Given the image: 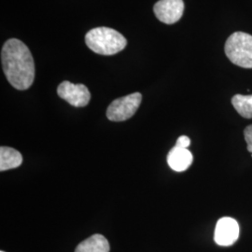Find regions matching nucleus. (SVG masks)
Returning <instances> with one entry per match:
<instances>
[{"mask_svg":"<svg viewBox=\"0 0 252 252\" xmlns=\"http://www.w3.org/2000/svg\"><path fill=\"white\" fill-rule=\"evenodd\" d=\"M3 252V251H1V252Z\"/></svg>","mask_w":252,"mask_h":252,"instance_id":"4468645a","label":"nucleus"},{"mask_svg":"<svg viewBox=\"0 0 252 252\" xmlns=\"http://www.w3.org/2000/svg\"><path fill=\"white\" fill-rule=\"evenodd\" d=\"M244 136L248 144V151L252 153V125L247 126V128L244 131Z\"/></svg>","mask_w":252,"mask_h":252,"instance_id":"f8f14e48","label":"nucleus"},{"mask_svg":"<svg viewBox=\"0 0 252 252\" xmlns=\"http://www.w3.org/2000/svg\"><path fill=\"white\" fill-rule=\"evenodd\" d=\"M226 56L232 63L244 68H252V36L235 32L228 37L224 47Z\"/></svg>","mask_w":252,"mask_h":252,"instance_id":"7ed1b4c3","label":"nucleus"},{"mask_svg":"<svg viewBox=\"0 0 252 252\" xmlns=\"http://www.w3.org/2000/svg\"><path fill=\"white\" fill-rule=\"evenodd\" d=\"M192 154L188 149L175 146L167 154V163L176 172L187 170L192 163Z\"/></svg>","mask_w":252,"mask_h":252,"instance_id":"6e6552de","label":"nucleus"},{"mask_svg":"<svg viewBox=\"0 0 252 252\" xmlns=\"http://www.w3.org/2000/svg\"><path fill=\"white\" fill-rule=\"evenodd\" d=\"M85 42L94 53L113 55L122 52L127 44L126 37L116 30L108 27L91 29L85 36Z\"/></svg>","mask_w":252,"mask_h":252,"instance_id":"f03ea898","label":"nucleus"},{"mask_svg":"<svg viewBox=\"0 0 252 252\" xmlns=\"http://www.w3.org/2000/svg\"><path fill=\"white\" fill-rule=\"evenodd\" d=\"M142 101L140 93L114 100L107 109V117L111 122H124L135 115Z\"/></svg>","mask_w":252,"mask_h":252,"instance_id":"20e7f679","label":"nucleus"},{"mask_svg":"<svg viewBox=\"0 0 252 252\" xmlns=\"http://www.w3.org/2000/svg\"><path fill=\"white\" fill-rule=\"evenodd\" d=\"M232 104L235 110L246 119H252V94H235L232 98Z\"/></svg>","mask_w":252,"mask_h":252,"instance_id":"9b49d317","label":"nucleus"},{"mask_svg":"<svg viewBox=\"0 0 252 252\" xmlns=\"http://www.w3.org/2000/svg\"><path fill=\"white\" fill-rule=\"evenodd\" d=\"M58 95L76 108L86 107L91 99L88 88L83 84H74L70 81L61 82L57 88Z\"/></svg>","mask_w":252,"mask_h":252,"instance_id":"39448f33","label":"nucleus"},{"mask_svg":"<svg viewBox=\"0 0 252 252\" xmlns=\"http://www.w3.org/2000/svg\"><path fill=\"white\" fill-rule=\"evenodd\" d=\"M108 239L102 234H94L78 245L75 252H109Z\"/></svg>","mask_w":252,"mask_h":252,"instance_id":"1a4fd4ad","label":"nucleus"},{"mask_svg":"<svg viewBox=\"0 0 252 252\" xmlns=\"http://www.w3.org/2000/svg\"><path fill=\"white\" fill-rule=\"evenodd\" d=\"M23 162V156L18 151L9 148H0V170L6 171L9 169L17 168Z\"/></svg>","mask_w":252,"mask_h":252,"instance_id":"9d476101","label":"nucleus"},{"mask_svg":"<svg viewBox=\"0 0 252 252\" xmlns=\"http://www.w3.org/2000/svg\"><path fill=\"white\" fill-rule=\"evenodd\" d=\"M239 237L238 222L230 217H223L217 222L214 240L217 245L229 247L234 245Z\"/></svg>","mask_w":252,"mask_h":252,"instance_id":"0eeeda50","label":"nucleus"},{"mask_svg":"<svg viewBox=\"0 0 252 252\" xmlns=\"http://www.w3.org/2000/svg\"><path fill=\"white\" fill-rule=\"evenodd\" d=\"M189 145H190V139L186 135H181V136H180L178 138V140H177V143H176L177 147L184 148V149H188Z\"/></svg>","mask_w":252,"mask_h":252,"instance_id":"ddd939ff","label":"nucleus"},{"mask_svg":"<svg viewBox=\"0 0 252 252\" xmlns=\"http://www.w3.org/2000/svg\"><path fill=\"white\" fill-rule=\"evenodd\" d=\"M157 19L166 25L180 21L184 12L183 0H159L153 7Z\"/></svg>","mask_w":252,"mask_h":252,"instance_id":"423d86ee","label":"nucleus"},{"mask_svg":"<svg viewBox=\"0 0 252 252\" xmlns=\"http://www.w3.org/2000/svg\"><path fill=\"white\" fill-rule=\"evenodd\" d=\"M2 68L11 86L27 90L35 80L34 59L24 42L17 38L9 39L1 52Z\"/></svg>","mask_w":252,"mask_h":252,"instance_id":"f257e3e1","label":"nucleus"}]
</instances>
